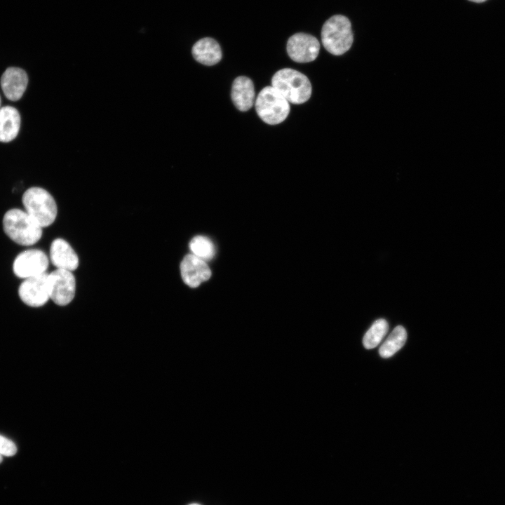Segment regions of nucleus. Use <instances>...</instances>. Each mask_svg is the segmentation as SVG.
Listing matches in <instances>:
<instances>
[{
	"mask_svg": "<svg viewBox=\"0 0 505 505\" xmlns=\"http://www.w3.org/2000/svg\"><path fill=\"white\" fill-rule=\"evenodd\" d=\"M3 228L13 241L24 246L35 244L42 236V227L25 210L18 208L4 214Z\"/></svg>",
	"mask_w": 505,
	"mask_h": 505,
	"instance_id": "1",
	"label": "nucleus"
},
{
	"mask_svg": "<svg viewBox=\"0 0 505 505\" xmlns=\"http://www.w3.org/2000/svg\"><path fill=\"white\" fill-rule=\"evenodd\" d=\"M271 86L288 102L295 105L307 102L312 92L307 76L291 68H283L276 72L272 76Z\"/></svg>",
	"mask_w": 505,
	"mask_h": 505,
	"instance_id": "2",
	"label": "nucleus"
},
{
	"mask_svg": "<svg viewBox=\"0 0 505 505\" xmlns=\"http://www.w3.org/2000/svg\"><path fill=\"white\" fill-rule=\"evenodd\" d=\"M321 41L324 48L332 55H340L346 53L354 41L349 20L341 15L329 18L322 27Z\"/></svg>",
	"mask_w": 505,
	"mask_h": 505,
	"instance_id": "3",
	"label": "nucleus"
},
{
	"mask_svg": "<svg viewBox=\"0 0 505 505\" xmlns=\"http://www.w3.org/2000/svg\"><path fill=\"white\" fill-rule=\"evenodd\" d=\"M25 211L43 228L52 224L57 216L58 208L52 195L46 189L33 187L22 198Z\"/></svg>",
	"mask_w": 505,
	"mask_h": 505,
	"instance_id": "4",
	"label": "nucleus"
},
{
	"mask_svg": "<svg viewBox=\"0 0 505 505\" xmlns=\"http://www.w3.org/2000/svg\"><path fill=\"white\" fill-rule=\"evenodd\" d=\"M255 105L257 115L269 125L282 123L290 110L288 100L273 86H266L261 90Z\"/></svg>",
	"mask_w": 505,
	"mask_h": 505,
	"instance_id": "5",
	"label": "nucleus"
},
{
	"mask_svg": "<svg viewBox=\"0 0 505 505\" xmlns=\"http://www.w3.org/2000/svg\"><path fill=\"white\" fill-rule=\"evenodd\" d=\"M48 288L50 299L55 304L67 305L75 296V277L70 271L56 269L48 274Z\"/></svg>",
	"mask_w": 505,
	"mask_h": 505,
	"instance_id": "6",
	"label": "nucleus"
},
{
	"mask_svg": "<svg viewBox=\"0 0 505 505\" xmlns=\"http://www.w3.org/2000/svg\"><path fill=\"white\" fill-rule=\"evenodd\" d=\"M48 264V258L43 251L29 249L15 257L13 271L16 276L25 279L46 273Z\"/></svg>",
	"mask_w": 505,
	"mask_h": 505,
	"instance_id": "7",
	"label": "nucleus"
},
{
	"mask_svg": "<svg viewBox=\"0 0 505 505\" xmlns=\"http://www.w3.org/2000/svg\"><path fill=\"white\" fill-rule=\"evenodd\" d=\"M46 272L25 278L20 285L18 295L20 299L32 307L44 305L50 299Z\"/></svg>",
	"mask_w": 505,
	"mask_h": 505,
	"instance_id": "8",
	"label": "nucleus"
},
{
	"mask_svg": "<svg viewBox=\"0 0 505 505\" xmlns=\"http://www.w3.org/2000/svg\"><path fill=\"white\" fill-rule=\"evenodd\" d=\"M320 50V43L314 36L296 33L287 42V53L295 62L304 63L314 61Z\"/></svg>",
	"mask_w": 505,
	"mask_h": 505,
	"instance_id": "9",
	"label": "nucleus"
},
{
	"mask_svg": "<svg viewBox=\"0 0 505 505\" xmlns=\"http://www.w3.org/2000/svg\"><path fill=\"white\" fill-rule=\"evenodd\" d=\"M180 273L183 281L195 288L208 280L211 271L206 262L193 254L187 255L180 264Z\"/></svg>",
	"mask_w": 505,
	"mask_h": 505,
	"instance_id": "10",
	"label": "nucleus"
},
{
	"mask_svg": "<svg viewBox=\"0 0 505 505\" xmlns=\"http://www.w3.org/2000/svg\"><path fill=\"white\" fill-rule=\"evenodd\" d=\"M27 83V73L19 67H8L1 78L2 90L5 96L12 101H17L22 97Z\"/></svg>",
	"mask_w": 505,
	"mask_h": 505,
	"instance_id": "11",
	"label": "nucleus"
},
{
	"mask_svg": "<svg viewBox=\"0 0 505 505\" xmlns=\"http://www.w3.org/2000/svg\"><path fill=\"white\" fill-rule=\"evenodd\" d=\"M50 259L56 269L72 271L79 266L78 255L69 243L62 238H56L52 242Z\"/></svg>",
	"mask_w": 505,
	"mask_h": 505,
	"instance_id": "12",
	"label": "nucleus"
},
{
	"mask_svg": "<svg viewBox=\"0 0 505 505\" xmlns=\"http://www.w3.org/2000/svg\"><path fill=\"white\" fill-rule=\"evenodd\" d=\"M231 97L238 110H249L255 102V89L252 80L244 76L236 78L232 83Z\"/></svg>",
	"mask_w": 505,
	"mask_h": 505,
	"instance_id": "13",
	"label": "nucleus"
},
{
	"mask_svg": "<svg viewBox=\"0 0 505 505\" xmlns=\"http://www.w3.org/2000/svg\"><path fill=\"white\" fill-rule=\"evenodd\" d=\"M191 53L197 62L208 66L218 63L222 56L219 43L210 37L203 38L195 43Z\"/></svg>",
	"mask_w": 505,
	"mask_h": 505,
	"instance_id": "14",
	"label": "nucleus"
},
{
	"mask_svg": "<svg viewBox=\"0 0 505 505\" xmlns=\"http://www.w3.org/2000/svg\"><path fill=\"white\" fill-rule=\"evenodd\" d=\"M20 127V116L13 107L0 109V142H8L16 137Z\"/></svg>",
	"mask_w": 505,
	"mask_h": 505,
	"instance_id": "15",
	"label": "nucleus"
},
{
	"mask_svg": "<svg viewBox=\"0 0 505 505\" xmlns=\"http://www.w3.org/2000/svg\"><path fill=\"white\" fill-rule=\"evenodd\" d=\"M406 339L405 329L401 325L396 326L380 346L379 355L384 358L392 356L403 346Z\"/></svg>",
	"mask_w": 505,
	"mask_h": 505,
	"instance_id": "16",
	"label": "nucleus"
},
{
	"mask_svg": "<svg viewBox=\"0 0 505 505\" xmlns=\"http://www.w3.org/2000/svg\"><path fill=\"white\" fill-rule=\"evenodd\" d=\"M388 330V323L385 319L376 320L363 337V344L365 348L370 349L376 347L385 337Z\"/></svg>",
	"mask_w": 505,
	"mask_h": 505,
	"instance_id": "17",
	"label": "nucleus"
},
{
	"mask_svg": "<svg viewBox=\"0 0 505 505\" xmlns=\"http://www.w3.org/2000/svg\"><path fill=\"white\" fill-rule=\"evenodd\" d=\"M189 248L194 255L204 261L210 260L215 254L214 245L203 236L194 237L189 243Z\"/></svg>",
	"mask_w": 505,
	"mask_h": 505,
	"instance_id": "18",
	"label": "nucleus"
},
{
	"mask_svg": "<svg viewBox=\"0 0 505 505\" xmlns=\"http://www.w3.org/2000/svg\"><path fill=\"white\" fill-rule=\"evenodd\" d=\"M17 452L15 443L7 438L0 435V454L1 456L11 457Z\"/></svg>",
	"mask_w": 505,
	"mask_h": 505,
	"instance_id": "19",
	"label": "nucleus"
},
{
	"mask_svg": "<svg viewBox=\"0 0 505 505\" xmlns=\"http://www.w3.org/2000/svg\"><path fill=\"white\" fill-rule=\"evenodd\" d=\"M469 1L476 2V3H482V2L485 1L486 0H469Z\"/></svg>",
	"mask_w": 505,
	"mask_h": 505,
	"instance_id": "20",
	"label": "nucleus"
},
{
	"mask_svg": "<svg viewBox=\"0 0 505 505\" xmlns=\"http://www.w3.org/2000/svg\"><path fill=\"white\" fill-rule=\"evenodd\" d=\"M2 457H3V456H1V455L0 454V463L2 462Z\"/></svg>",
	"mask_w": 505,
	"mask_h": 505,
	"instance_id": "21",
	"label": "nucleus"
},
{
	"mask_svg": "<svg viewBox=\"0 0 505 505\" xmlns=\"http://www.w3.org/2000/svg\"><path fill=\"white\" fill-rule=\"evenodd\" d=\"M189 505H200V504H189Z\"/></svg>",
	"mask_w": 505,
	"mask_h": 505,
	"instance_id": "22",
	"label": "nucleus"
},
{
	"mask_svg": "<svg viewBox=\"0 0 505 505\" xmlns=\"http://www.w3.org/2000/svg\"><path fill=\"white\" fill-rule=\"evenodd\" d=\"M0 109H1V97H0Z\"/></svg>",
	"mask_w": 505,
	"mask_h": 505,
	"instance_id": "23",
	"label": "nucleus"
}]
</instances>
